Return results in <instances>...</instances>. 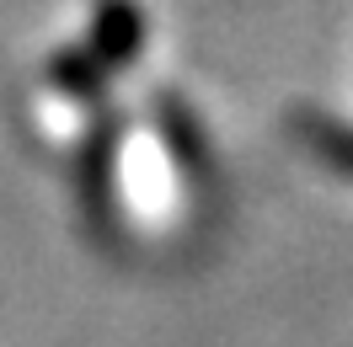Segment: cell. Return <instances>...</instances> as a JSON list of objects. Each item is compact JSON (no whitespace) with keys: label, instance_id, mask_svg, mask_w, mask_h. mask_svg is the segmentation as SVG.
<instances>
[{"label":"cell","instance_id":"obj_1","mask_svg":"<svg viewBox=\"0 0 353 347\" xmlns=\"http://www.w3.org/2000/svg\"><path fill=\"white\" fill-rule=\"evenodd\" d=\"M118 150H123V112L118 107H91V123L75 150V193L81 214L102 235L118 219Z\"/></svg>","mask_w":353,"mask_h":347},{"label":"cell","instance_id":"obj_2","mask_svg":"<svg viewBox=\"0 0 353 347\" xmlns=\"http://www.w3.org/2000/svg\"><path fill=\"white\" fill-rule=\"evenodd\" d=\"M86 54L108 75H123V70L145 54V11L134 0H97L91 11V27H86Z\"/></svg>","mask_w":353,"mask_h":347},{"label":"cell","instance_id":"obj_3","mask_svg":"<svg viewBox=\"0 0 353 347\" xmlns=\"http://www.w3.org/2000/svg\"><path fill=\"white\" fill-rule=\"evenodd\" d=\"M155 134H161V145H166L176 176H182L188 187H193V182H209V171H214L209 139H203V129H199V112L188 107L176 91H161V96H155Z\"/></svg>","mask_w":353,"mask_h":347},{"label":"cell","instance_id":"obj_4","mask_svg":"<svg viewBox=\"0 0 353 347\" xmlns=\"http://www.w3.org/2000/svg\"><path fill=\"white\" fill-rule=\"evenodd\" d=\"M289 134H294V145H300L310 160H321L327 171L353 182V123L332 118V112H294V118H289Z\"/></svg>","mask_w":353,"mask_h":347},{"label":"cell","instance_id":"obj_5","mask_svg":"<svg viewBox=\"0 0 353 347\" xmlns=\"http://www.w3.org/2000/svg\"><path fill=\"white\" fill-rule=\"evenodd\" d=\"M48 86H54V96H65L75 107H102L112 75L86 54V43H75V48H59L48 59Z\"/></svg>","mask_w":353,"mask_h":347}]
</instances>
